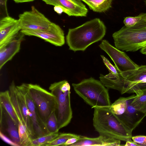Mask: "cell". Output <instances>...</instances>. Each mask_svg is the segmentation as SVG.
<instances>
[{
  "label": "cell",
  "instance_id": "29",
  "mask_svg": "<svg viewBox=\"0 0 146 146\" xmlns=\"http://www.w3.org/2000/svg\"><path fill=\"white\" fill-rule=\"evenodd\" d=\"M133 141L140 146H146V136L137 135L132 137Z\"/></svg>",
  "mask_w": 146,
  "mask_h": 146
},
{
  "label": "cell",
  "instance_id": "26",
  "mask_svg": "<svg viewBox=\"0 0 146 146\" xmlns=\"http://www.w3.org/2000/svg\"><path fill=\"white\" fill-rule=\"evenodd\" d=\"M103 61L108 70L109 73L104 77L108 79H113L119 78L120 76V72L114 65H113L109 60L103 55H101Z\"/></svg>",
  "mask_w": 146,
  "mask_h": 146
},
{
  "label": "cell",
  "instance_id": "22",
  "mask_svg": "<svg viewBox=\"0 0 146 146\" xmlns=\"http://www.w3.org/2000/svg\"><path fill=\"white\" fill-rule=\"evenodd\" d=\"M131 104L136 109L146 114V89L140 90L136 94Z\"/></svg>",
  "mask_w": 146,
  "mask_h": 146
},
{
  "label": "cell",
  "instance_id": "8",
  "mask_svg": "<svg viewBox=\"0 0 146 146\" xmlns=\"http://www.w3.org/2000/svg\"><path fill=\"white\" fill-rule=\"evenodd\" d=\"M19 17L21 30H46L50 28L52 23L33 6L30 11L24 12Z\"/></svg>",
  "mask_w": 146,
  "mask_h": 146
},
{
  "label": "cell",
  "instance_id": "1",
  "mask_svg": "<svg viewBox=\"0 0 146 146\" xmlns=\"http://www.w3.org/2000/svg\"><path fill=\"white\" fill-rule=\"evenodd\" d=\"M106 32L104 23L96 18L76 27L69 29L66 36V43L70 50L84 51L90 45L101 40Z\"/></svg>",
  "mask_w": 146,
  "mask_h": 146
},
{
  "label": "cell",
  "instance_id": "38",
  "mask_svg": "<svg viewBox=\"0 0 146 146\" xmlns=\"http://www.w3.org/2000/svg\"></svg>",
  "mask_w": 146,
  "mask_h": 146
},
{
  "label": "cell",
  "instance_id": "21",
  "mask_svg": "<svg viewBox=\"0 0 146 146\" xmlns=\"http://www.w3.org/2000/svg\"><path fill=\"white\" fill-rule=\"evenodd\" d=\"M135 96L133 95L127 97H120L109 107L115 115H120L125 112L130 100L135 97Z\"/></svg>",
  "mask_w": 146,
  "mask_h": 146
},
{
  "label": "cell",
  "instance_id": "17",
  "mask_svg": "<svg viewBox=\"0 0 146 146\" xmlns=\"http://www.w3.org/2000/svg\"><path fill=\"white\" fill-rule=\"evenodd\" d=\"M126 87V93H135L138 84L146 82V65L139 66L137 69L127 72L121 71Z\"/></svg>",
  "mask_w": 146,
  "mask_h": 146
},
{
  "label": "cell",
  "instance_id": "16",
  "mask_svg": "<svg viewBox=\"0 0 146 146\" xmlns=\"http://www.w3.org/2000/svg\"><path fill=\"white\" fill-rule=\"evenodd\" d=\"M0 131L20 146L18 127L5 109L0 105Z\"/></svg>",
  "mask_w": 146,
  "mask_h": 146
},
{
  "label": "cell",
  "instance_id": "3",
  "mask_svg": "<svg viewBox=\"0 0 146 146\" xmlns=\"http://www.w3.org/2000/svg\"><path fill=\"white\" fill-rule=\"evenodd\" d=\"M142 19L133 26H124L112 35L115 47L121 51L136 52L146 42V13H141Z\"/></svg>",
  "mask_w": 146,
  "mask_h": 146
},
{
  "label": "cell",
  "instance_id": "19",
  "mask_svg": "<svg viewBox=\"0 0 146 146\" xmlns=\"http://www.w3.org/2000/svg\"><path fill=\"white\" fill-rule=\"evenodd\" d=\"M0 105L5 109L18 127V120L11 101L9 90L0 92Z\"/></svg>",
  "mask_w": 146,
  "mask_h": 146
},
{
  "label": "cell",
  "instance_id": "36",
  "mask_svg": "<svg viewBox=\"0 0 146 146\" xmlns=\"http://www.w3.org/2000/svg\"><path fill=\"white\" fill-rule=\"evenodd\" d=\"M140 52L142 54L146 55V47L141 48L140 50Z\"/></svg>",
  "mask_w": 146,
  "mask_h": 146
},
{
  "label": "cell",
  "instance_id": "27",
  "mask_svg": "<svg viewBox=\"0 0 146 146\" xmlns=\"http://www.w3.org/2000/svg\"><path fill=\"white\" fill-rule=\"evenodd\" d=\"M46 128L50 133L58 132V123L55 111L52 112L47 119L46 123Z\"/></svg>",
  "mask_w": 146,
  "mask_h": 146
},
{
  "label": "cell",
  "instance_id": "30",
  "mask_svg": "<svg viewBox=\"0 0 146 146\" xmlns=\"http://www.w3.org/2000/svg\"><path fill=\"white\" fill-rule=\"evenodd\" d=\"M1 138L5 142L12 146H19L17 144L13 142L9 138L0 131Z\"/></svg>",
  "mask_w": 146,
  "mask_h": 146
},
{
  "label": "cell",
  "instance_id": "25",
  "mask_svg": "<svg viewBox=\"0 0 146 146\" xmlns=\"http://www.w3.org/2000/svg\"><path fill=\"white\" fill-rule=\"evenodd\" d=\"M59 132L50 133L32 140L29 146H44L58 134Z\"/></svg>",
  "mask_w": 146,
  "mask_h": 146
},
{
  "label": "cell",
  "instance_id": "32",
  "mask_svg": "<svg viewBox=\"0 0 146 146\" xmlns=\"http://www.w3.org/2000/svg\"><path fill=\"white\" fill-rule=\"evenodd\" d=\"M7 0H0L1 8H2L3 11L5 12L7 16H8L6 6V2Z\"/></svg>",
  "mask_w": 146,
  "mask_h": 146
},
{
  "label": "cell",
  "instance_id": "37",
  "mask_svg": "<svg viewBox=\"0 0 146 146\" xmlns=\"http://www.w3.org/2000/svg\"><path fill=\"white\" fill-rule=\"evenodd\" d=\"M144 2L145 3L146 5V0H144Z\"/></svg>",
  "mask_w": 146,
  "mask_h": 146
},
{
  "label": "cell",
  "instance_id": "2",
  "mask_svg": "<svg viewBox=\"0 0 146 146\" xmlns=\"http://www.w3.org/2000/svg\"><path fill=\"white\" fill-rule=\"evenodd\" d=\"M94 108L93 125L100 135L124 141H132V133L127 129L109 106Z\"/></svg>",
  "mask_w": 146,
  "mask_h": 146
},
{
  "label": "cell",
  "instance_id": "11",
  "mask_svg": "<svg viewBox=\"0 0 146 146\" xmlns=\"http://www.w3.org/2000/svg\"><path fill=\"white\" fill-rule=\"evenodd\" d=\"M17 87L23 94L28 108L31 113V120L34 139L50 133L46 125L41 119L35 104L28 94L27 84L23 83L20 85L17 86Z\"/></svg>",
  "mask_w": 146,
  "mask_h": 146
},
{
  "label": "cell",
  "instance_id": "33",
  "mask_svg": "<svg viewBox=\"0 0 146 146\" xmlns=\"http://www.w3.org/2000/svg\"><path fill=\"white\" fill-rule=\"evenodd\" d=\"M138 89L141 90L146 89V82L140 83L137 84L135 87V89L136 90Z\"/></svg>",
  "mask_w": 146,
  "mask_h": 146
},
{
  "label": "cell",
  "instance_id": "4",
  "mask_svg": "<svg viewBox=\"0 0 146 146\" xmlns=\"http://www.w3.org/2000/svg\"><path fill=\"white\" fill-rule=\"evenodd\" d=\"M72 85L75 92L92 108L111 105L108 90L100 80L90 77Z\"/></svg>",
  "mask_w": 146,
  "mask_h": 146
},
{
  "label": "cell",
  "instance_id": "24",
  "mask_svg": "<svg viewBox=\"0 0 146 146\" xmlns=\"http://www.w3.org/2000/svg\"><path fill=\"white\" fill-rule=\"evenodd\" d=\"M79 136L80 135L73 133H59L56 137L49 142L46 144L44 146H62L69 139Z\"/></svg>",
  "mask_w": 146,
  "mask_h": 146
},
{
  "label": "cell",
  "instance_id": "7",
  "mask_svg": "<svg viewBox=\"0 0 146 146\" xmlns=\"http://www.w3.org/2000/svg\"><path fill=\"white\" fill-rule=\"evenodd\" d=\"M8 90L11 101L18 122L24 124L33 139H34L31 120L32 114L28 108L23 94L17 88L13 81L10 84Z\"/></svg>",
  "mask_w": 146,
  "mask_h": 146
},
{
  "label": "cell",
  "instance_id": "31",
  "mask_svg": "<svg viewBox=\"0 0 146 146\" xmlns=\"http://www.w3.org/2000/svg\"><path fill=\"white\" fill-rule=\"evenodd\" d=\"M79 137H73L68 139L62 146H70V145L77 142L79 139Z\"/></svg>",
  "mask_w": 146,
  "mask_h": 146
},
{
  "label": "cell",
  "instance_id": "34",
  "mask_svg": "<svg viewBox=\"0 0 146 146\" xmlns=\"http://www.w3.org/2000/svg\"><path fill=\"white\" fill-rule=\"evenodd\" d=\"M125 146H140L139 145L135 142L132 141H126L125 145H122Z\"/></svg>",
  "mask_w": 146,
  "mask_h": 146
},
{
  "label": "cell",
  "instance_id": "35",
  "mask_svg": "<svg viewBox=\"0 0 146 146\" xmlns=\"http://www.w3.org/2000/svg\"><path fill=\"white\" fill-rule=\"evenodd\" d=\"M15 3H17L29 2L33 1L35 0H13Z\"/></svg>",
  "mask_w": 146,
  "mask_h": 146
},
{
  "label": "cell",
  "instance_id": "28",
  "mask_svg": "<svg viewBox=\"0 0 146 146\" xmlns=\"http://www.w3.org/2000/svg\"><path fill=\"white\" fill-rule=\"evenodd\" d=\"M141 13L135 17H128L124 18L123 23L126 27H130L133 26L139 21L142 19Z\"/></svg>",
  "mask_w": 146,
  "mask_h": 146
},
{
  "label": "cell",
  "instance_id": "14",
  "mask_svg": "<svg viewBox=\"0 0 146 146\" xmlns=\"http://www.w3.org/2000/svg\"><path fill=\"white\" fill-rule=\"evenodd\" d=\"M25 35L20 32L10 41L0 47V69L19 51Z\"/></svg>",
  "mask_w": 146,
  "mask_h": 146
},
{
  "label": "cell",
  "instance_id": "15",
  "mask_svg": "<svg viewBox=\"0 0 146 146\" xmlns=\"http://www.w3.org/2000/svg\"><path fill=\"white\" fill-rule=\"evenodd\" d=\"M134 98L129 101L124 113L117 116L127 129L131 133L146 116V114L136 109L131 104Z\"/></svg>",
  "mask_w": 146,
  "mask_h": 146
},
{
  "label": "cell",
  "instance_id": "6",
  "mask_svg": "<svg viewBox=\"0 0 146 146\" xmlns=\"http://www.w3.org/2000/svg\"><path fill=\"white\" fill-rule=\"evenodd\" d=\"M27 87L28 94L35 104L39 116L45 125L49 117L56 110V97L51 92L38 85L27 84Z\"/></svg>",
  "mask_w": 146,
  "mask_h": 146
},
{
  "label": "cell",
  "instance_id": "10",
  "mask_svg": "<svg viewBox=\"0 0 146 146\" xmlns=\"http://www.w3.org/2000/svg\"><path fill=\"white\" fill-rule=\"evenodd\" d=\"M21 32L25 35L38 37L56 46H62L65 43L64 31L58 25L52 22L48 29L37 31L22 29Z\"/></svg>",
  "mask_w": 146,
  "mask_h": 146
},
{
  "label": "cell",
  "instance_id": "13",
  "mask_svg": "<svg viewBox=\"0 0 146 146\" xmlns=\"http://www.w3.org/2000/svg\"><path fill=\"white\" fill-rule=\"evenodd\" d=\"M19 19L9 16L1 19L0 21V47L15 37L21 30Z\"/></svg>",
  "mask_w": 146,
  "mask_h": 146
},
{
  "label": "cell",
  "instance_id": "12",
  "mask_svg": "<svg viewBox=\"0 0 146 146\" xmlns=\"http://www.w3.org/2000/svg\"><path fill=\"white\" fill-rule=\"evenodd\" d=\"M46 4L59 7L70 16L86 17L88 10L79 0H42Z\"/></svg>",
  "mask_w": 146,
  "mask_h": 146
},
{
  "label": "cell",
  "instance_id": "9",
  "mask_svg": "<svg viewBox=\"0 0 146 146\" xmlns=\"http://www.w3.org/2000/svg\"><path fill=\"white\" fill-rule=\"evenodd\" d=\"M99 47L109 56L119 70L127 72L138 68L139 66L133 62L124 52L111 45L106 40H103Z\"/></svg>",
  "mask_w": 146,
  "mask_h": 146
},
{
  "label": "cell",
  "instance_id": "20",
  "mask_svg": "<svg viewBox=\"0 0 146 146\" xmlns=\"http://www.w3.org/2000/svg\"><path fill=\"white\" fill-rule=\"evenodd\" d=\"M85 3L94 11L104 12L111 7L113 0H80Z\"/></svg>",
  "mask_w": 146,
  "mask_h": 146
},
{
  "label": "cell",
  "instance_id": "18",
  "mask_svg": "<svg viewBox=\"0 0 146 146\" xmlns=\"http://www.w3.org/2000/svg\"><path fill=\"white\" fill-rule=\"evenodd\" d=\"M121 141L104 135L90 138L80 135L79 140L70 146H119Z\"/></svg>",
  "mask_w": 146,
  "mask_h": 146
},
{
  "label": "cell",
  "instance_id": "5",
  "mask_svg": "<svg viewBox=\"0 0 146 146\" xmlns=\"http://www.w3.org/2000/svg\"><path fill=\"white\" fill-rule=\"evenodd\" d=\"M49 89L56 97V107L55 112L59 130L67 125L72 117L70 86L68 81L64 80L51 84Z\"/></svg>",
  "mask_w": 146,
  "mask_h": 146
},
{
  "label": "cell",
  "instance_id": "23",
  "mask_svg": "<svg viewBox=\"0 0 146 146\" xmlns=\"http://www.w3.org/2000/svg\"><path fill=\"white\" fill-rule=\"evenodd\" d=\"M18 122L20 146H29L33 139L24 124L19 121Z\"/></svg>",
  "mask_w": 146,
  "mask_h": 146
}]
</instances>
